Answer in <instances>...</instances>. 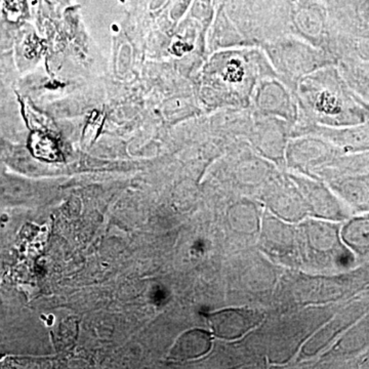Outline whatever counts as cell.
<instances>
[{
    "label": "cell",
    "instance_id": "6da1fadb",
    "mask_svg": "<svg viewBox=\"0 0 369 369\" xmlns=\"http://www.w3.org/2000/svg\"><path fill=\"white\" fill-rule=\"evenodd\" d=\"M263 316L250 309H230L211 316L213 327L221 338L235 339L261 322Z\"/></svg>",
    "mask_w": 369,
    "mask_h": 369
},
{
    "label": "cell",
    "instance_id": "7a4b0ae2",
    "mask_svg": "<svg viewBox=\"0 0 369 369\" xmlns=\"http://www.w3.org/2000/svg\"><path fill=\"white\" fill-rule=\"evenodd\" d=\"M31 147L36 156L47 160L59 158V150L56 143L49 136L42 134H35L31 138Z\"/></svg>",
    "mask_w": 369,
    "mask_h": 369
}]
</instances>
